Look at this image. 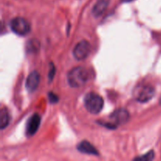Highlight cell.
I'll return each mask as SVG.
<instances>
[{"instance_id":"52a82bcc","label":"cell","mask_w":161,"mask_h":161,"mask_svg":"<svg viewBox=\"0 0 161 161\" xmlns=\"http://www.w3.org/2000/svg\"><path fill=\"white\" fill-rule=\"evenodd\" d=\"M40 122L41 118L37 113H35L29 118L26 126V134L28 137L32 136L36 133L40 125Z\"/></svg>"},{"instance_id":"4fadbf2b","label":"cell","mask_w":161,"mask_h":161,"mask_svg":"<svg viewBox=\"0 0 161 161\" xmlns=\"http://www.w3.org/2000/svg\"><path fill=\"white\" fill-rule=\"evenodd\" d=\"M39 43L38 41L32 39V40H30L28 42V45H27V50L31 53L33 52H37L39 50Z\"/></svg>"},{"instance_id":"e0dca14e","label":"cell","mask_w":161,"mask_h":161,"mask_svg":"<svg viewBox=\"0 0 161 161\" xmlns=\"http://www.w3.org/2000/svg\"><path fill=\"white\" fill-rule=\"evenodd\" d=\"M160 105H161V97H160Z\"/></svg>"},{"instance_id":"6da1fadb","label":"cell","mask_w":161,"mask_h":161,"mask_svg":"<svg viewBox=\"0 0 161 161\" xmlns=\"http://www.w3.org/2000/svg\"><path fill=\"white\" fill-rule=\"evenodd\" d=\"M69 84L72 87H81L88 81L89 74L87 70L83 67H75L70 70L67 75Z\"/></svg>"},{"instance_id":"8992f818","label":"cell","mask_w":161,"mask_h":161,"mask_svg":"<svg viewBox=\"0 0 161 161\" xmlns=\"http://www.w3.org/2000/svg\"><path fill=\"white\" fill-rule=\"evenodd\" d=\"M91 50V46L86 40H82L76 44L73 50V55L79 61L84 60L89 56Z\"/></svg>"},{"instance_id":"9c48e42d","label":"cell","mask_w":161,"mask_h":161,"mask_svg":"<svg viewBox=\"0 0 161 161\" xmlns=\"http://www.w3.org/2000/svg\"><path fill=\"white\" fill-rule=\"evenodd\" d=\"M77 149L80 151L82 153L89 154V155H94V156H98L99 153L97 149L89 142L88 141H82L77 146Z\"/></svg>"},{"instance_id":"7a4b0ae2","label":"cell","mask_w":161,"mask_h":161,"mask_svg":"<svg viewBox=\"0 0 161 161\" xmlns=\"http://www.w3.org/2000/svg\"><path fill=\"white\" fill-rule=\"evenodd\" d=\"M84 105L89 113L98 114L104 106V100L96 93H89L84 97Z\"/></svg>"},{"instance_id":"9a60e30c","label":"cell","mask_w":161,"mask_h":161,"mask_svg":"<svg viewBox=\"0 0 161 161\" xmlns=\"http://www.w3.org/2000/svg\"><path fill=\"white\" fill-rule=\"evenodd\" d=\"M49 100H50V102H51V103H56V102H58V95H56V94H54L52 92L49 93Z\"/></svg>"},{"instance_id":"7c38bea8","label":"cell","mask_w":161,"mask_h":161,"mask_svg":"<svg viewBox=\"0 0 161 161\" xmlns=\"http://www.w3.org/2000/svg\"><path fill=\"white\" fill-rule=\"evenodd\" d=\"M154 157H155V153L153 150H150L146 154L135 157L133 161H153Z\"/></svg>"},{"instance_id":"3957f363","label":"cell","mask_w":161,"mask_h":161,"mask_svg":"<svg viewBox=\"0 0 161 161\" xmlns=\"http://www.w3.org/2000/svg\"><path fill=\"white\" fill-rule=\"evenodd\" d=\"M155 95V89L150 85H140L134 91V97L138 102L145 103L150 101Z\"/></svg>"},{"instance_id":"30bf717a","label":"cell","mask_w":161,"mask_h":161,"mask_svg":"<svg viewBox=\"0 0 161 161\" xmlns=\"http://www.w3.org/2000/svg\"><path fill=\"white\" fill-rule=\"evenodd\" d=\"M109 0H98L92 9V14L94 17H100L108 6Z\"/></svg>"},{"instance_id":"ba28073f","label":"cell","mask_w":161,"mask_h":161,"mask_svg":"<svg viewBox=\"0 0 161 161\" xmlns=\"http://www.w3.org/2000/svg\"><path fill=\"white\" fill-rule=\"evenodd\" d=\"M39 82H40V75H39V72L37 71L31 72L27 78L26 83H25V86H26L28 92H34L37 89Z\"/></svg>"},{"instance_id":"2e32d148","label":"cell","mask_w":161,"mask_h":161,"mask_svg":"<svg viewBox=\"0 0 161 161\" xmlns=\"http://www.w3.org/2000/svg\"><path fill=\"white\" fill-rule=\"evenodd\" d=\"M121 1L124 2V3H129V2L134 1V0H121Z\"/></svg>"},{"instance_id":"5b68a950","label":"cell","mask_w":161,"mask_h":161,"mask_svg":"<svg viewBox=\"0 0 161 161\" xmlns=\"http://www.w3.org/2000/svg\"><path fill=\"white\" fill-rule=\"evenodd\" d=\"M130 114L125 108H118L115 110L109 116V122L108 123V127L115 128L119 125H123L128 121Z\"/></svg>"},{"instance_id":"5bb4252c","label":"cell","mask_w":161,"mask_h":161,"mask_svg":"<svg viewBox=\"0 0 161 161\" xmlns=\"http://www.w3.org/2000/svg\"><path fill=\"white\" fill-rule=\"evenodd\" d=\"M55 72H56V69H55V66L53 63H50V70H49L48 73V78L49 81H52V80L53 79L55 75Z\"/></svg>"},{"instance_id":"277c9868","label":"cell","mask_w":161,"mask_h":161,"mask_svg":"<svg viewBox=\"0 0 161 161\" xmlns=\"http://www.w3.org/2000/svg\"><path fill=\"white\" fill-rule=\"evenodd\" d=\"M9 26L15 34L20 36H27L31 31L30 23L23 17H15L11 20Z\"/></svg>"},{"instance_id":"8fae6325","label":"cell","mask_w":161,"mask_h":161,"mask_svg":"<svg viewBox=\"0 0 161 161\" xmlns=\"http://www.w3.org/2000/svg\"><path fill=\"white\" fill-rule=\"evenodd\" d=\"M9 121H10V116L9 112L6 108H3L0 111V127L2 130L6 128L9 125Z\"/></svg>"}]
</instances>
